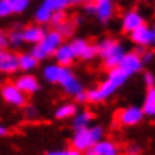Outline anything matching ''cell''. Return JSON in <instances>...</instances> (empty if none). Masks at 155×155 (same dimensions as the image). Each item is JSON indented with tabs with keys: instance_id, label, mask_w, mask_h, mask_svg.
Masks as SVG:
<instances>
[{
	"instance_id": "cell-1",
	"label": "cell",
	"mask_w": 155,
	"mask_h": 155,
	"mask_svg": "<svg viewBox=\"0 0 155 155\" xmlns=\"http://www.w3.org/2000/svg\"><path fill=\"white\" fill-rule=\"evenodd\" d=\"M128 80H130V77L119 66L113 68V69H108V72H107V75H105V78L103 81L98 86L87 91L89 103L100 104L104 103V101H108L127 84Z\"/></svg>"
},
{
	"instance_id": "cell-2",
	"label": "cell",
	"mask_w": 155,
	"mask_h": 155,
	"mask_svg": "<svg viewBox=\"0 0 155 155\" xmlns=\"http://www.w3.org/2000/svg\"><path fill=\"white\" fill-rule=\"evenodd\" d=\"M97 45H98V57L101 59L103 65L107 69L117 68L124 56L127 54L125 45L119 39L111 38V36L103 38Z\"/></svg>"
},
{
	"instance_id": "cell-3",
	"label": "cell",
	"mask_w": 155,
	"mask_h": 155,
	"mask_svg": "<svg viewBox=\"0 0 155 155\" xmlns=\"http://www.w3.org/2000/svg\"><path fill=\"white\" fill-rule=\"evenodd\" d=\"M104 136H105V130H104L103 125L92 124L87 128L74 131V134L71 136V146L74 149L80 151L81 154H84L92 146H95L98 142H101Z\"/></svg>"
},
{
	"instance_id": "cell-4",
	"label": "cell",
	"mask_w": 155,
	"mask_h": 155,
	"mask_svg": "<svg viewBox=\"0 0 155 155\" xmlns=\"http://www.w3.org/2000/svg\"><path fill=\"white\" fill-rule=\"evenodd\" d=\"M65 42V36L57 30V29H53V30H47L45 36L42 38V41L36 45L32 47L30 53L41 62V60H45L48 57H51L54 51Z\"/></svg>"
},
{
	"instance_id": "cell-5",
	"label": "cell",
	"mask_w": 155,
	"mask_h": 155,
	"mask_svg": "<svg viewBox=\"0 0 155 155\" xmlns=\"http://www.w3.org/2000/svg\"><path fill=\"white\" fill-rule=\"evenodd\" d=\"M72 6L71 0H42L35 9L33 18L38 24H50L53 15L56 12H66Z\"/></svg>"
},
{
	"instance_id": "cell-6",
	"label": "cell",
	"mask_w": 155,
	"mask_h": 155,
	"mask_svg": "<svg viewBox=\"0 0 155 155\" xmlns=\"http://www.w3.org/2000/svg\"><path fill=\"white\" fill-rule=\"evenodd\" d=\"M145 111L142 108V105H137V104H130V105H125L122 107L119 111H117V122L125 127V128H134L137 125H140L145 119Z\"/></svg>"
},
{
	"instance_id": "cell-7",
	"label": "cell",
	"mask_w": 155,
	"mask_h": 155,
	"mask_svg": "<svg viewBox=\"0 0 155 155\" xmlns=\"http://www.w3.org/2000/svg\"><path fill=\"white\" fill-rule=\"evenodd\" d=\"M42 78L44 81H47L48 84H57V86H62L63 81L72 74V69L71 68H66V66H62L56 62L51 63H47L42 66Z\"/></svg>"
},
{
	"instance_id": "cell-8",
	"label": "cell",
	"mask_w": 155,
	"mask_h": 155,
	"mask_svg": "<svg viewBox=\"0 0 155 155\" xmlns=\"http://www.w3.org/2000/svg\"><path fill=\"white\" fill-rule=\"evenodd\" d=\"M130 41L136 47L151 48L155 47V24H143L133 33H130Z\"/></svg>"
},
{
	"instance_id": "cell-9",
	"label": "cell",
	"mask_w": 155,
	"mask_h": 155,
	"mask_svg": "<svg viewBox=\"0 0 155 155\" xmlns=\"http://www.w3.org/2000/svg\"><path fill=\"white\" fill-rule=\"evenodd\" d=\"M77 59L83 60V62H91L95 57H98V45L91 44L87 39L84 38H74L72 41H69Z\"/></svg>"
},
{
	"instance_id": "cell-10",
	"label": "cell",
	"mask_w": 155,
	"mask_h": 155,
	"mask_svg": "<svg viewBox=\"0 0 155 155\" xmlns=\"http://www.w3.org/2000/svg\"><path fill=\"white\" fill-rule=\"evenodd\" d=\"M84 9L89 12V14H94L95 18L100 21V23H108L111 21V18L114 17V12H116V8H114V3H110V2H104V3H86L84 5Z\"/></svg>"
},
{
	"instance_id": "cell-11",
	"label": "cell",
	"mask_w": 155,
	"mask_h": 155,
	"mask_svg": "<svg viewBox=\"0 0 155 155\" xmlns=\"http://www.w3.org/2000/svg\"><path fill=\"white\" fill-rule=\"evenodd\" d=\"M0 92H2V98L14 107H26L27 105V95L24 92H21L15 83L3 84Z\"/></svg>"
},
{
	"instance_id": "cell-12",
	"label": "cell",
	"mask_w": 155,
	"mask_h": 155,
	"mask_svg": "<svg viewBox=\"0 0 155 155\" xmlns=\"http://www.w3.org/2000/svg\"><path fill=\"white\" fill-rule=\"evenodd\" d=\"M143 24H146L145 15L139 9H128L120 18V29L128 35L142 27Z\"/></svg>"
},
{
	"instance_id": "cell-13",
	"label": "cell",
	"mask_w": 155,
	"mask_h": 155,
	"mask_svg": "<svg viewBox=\"0 0 155 155\" xmlns=\"http://www.w3.org/2000/svg\"><path fill=\"white\" fill-rule=\"evenodd\" d=\"M143 60L139 51H127V54L124 56L122 62L119 63V68L131 78L133 75L139 74L143 69Z\"/></svg>"
},
{
	"instance_id": "cell-14",
	"label": "cell",
	"mask_w": 155,
	"mask_h": 155,
	"mask_svg": "<svg viewBox=\"0 0 155 155\" xmlns=\"http://www.w3.org/2000/svg\"><path fill=\"white\" fill-rule=\"evenodd\" d=\"M15 84L26 95H35L41 91V81L32 72H23L21 75H18V78L15 80Z\"/></svg>"
},
{
	"instance_id": "cell-15",
	"label": "cell",
	"mask_w": 155,
	"mask_h": 155,
	"mask_svg": "<svg viewBox=\"0 0 155 155\" xmlns=\"http://www.w3.org/2000/svg\"><path fill=\"white\" fill-rule=\"evenodd\" d=\"M120 154H122V151H120L119 145L114 140L103 139L101 142H98L95 146H92L83 155H120Z\"/></svg>"
},
{
	"instance_id": "cell-16",
	"label": "cell",
	"mask_w": 155,
	"mask_h": 155,
	"mask_svg": "<svg viewBox=\"0 0 155 155\" xmlns=\"http://www.w3.org/2000/svg\"><path fill=\"white\" fill-rule=\"evenodd\" d=\"M53 59L56 63L62 65V66H66L69 68L75 60H77V56H75V51L71 45V42H63L56 51L53 54Z\"/></svg>"
},
{
	"instance_id": "cell-17",
	"label": "cell",
	"mask_w": 155,
	"mask_h": 155,
	"mask_svg": "<svg viewBox=\"0 0 155 155\" xmlns=\"http://www.w3.org/2000/svg\"><path fill=\"white\" fill-rule=\"evenodd\" d=\"M23 32V39H24V44H30V45H36L42 41V38L45 36L47 33V29L42 26V24H29L26 26L24 29H21Z\"/></svg>"
},
{
	"instance_id": "cell-18",
	"label": "cell",
	"mask_w": 155,
	"mask_h": 155,
	"mask_svg": "<svg viewBox=\"0 0 155 155\" xmlns=\"http://www.w3.org/2000/svg\"><path fill=\"white\" fill-rule=\"evenodd\" d=\"M20 69L18 65V54L12 51H5L0 56V72L3 74H14Z\"/></svg>"
},
{
	"instance_id": "cell-19",
	"label": "cell",
	"mask_w": 155,
	"mask_h": 155,
	"mask_svg": "<svg viewBox=\"0 0 155 155\" xmlns=\"http://www.w3.org/2000/svg\"><path fill=\"white\" fill-rule=\"evenodd\" d=\"M60 87H62V91H63L66 95H69V97H72V98H75L78 94H81V92L86 91L84 86H83V83L80 81V78H78L74 72L63 81V84H62Z\"/></svg>"
},
{
	"instance_id": "cell-20",
	"label": "cell",
	"mask_w": 155,
	"mask_h": 155,
	"mask_svg": "<svg viewBox=\"0 0 155 155\" xmlns=\"http://www.w3.org/2000/svg\"><path fill=\"white\" fill-rule=\"evenodd\" d=\"M94 124V113L87 108H81L78 110V113L71 119V125H72V130L77 131V130H83V128H87Z\"/></svg>"
},
{
	"instance_id": "cell-21",
	"label": "cell",
	"mask_w": 155,
	"mask_h": 155,
	"mask_svg": "<svg viewBox=\"0 0 155 155\" xmlns=\"http://www.w3.org/2000/svg\"><path fill=\"white\" fill-rule=\"evenodd\" d=\"M77 113H78V105H77V103H62L54 108L53 116L57 120H69Z\"/></svg>"
},
{
	"instance_id": "cell-22",
	"label": "cell",
	"mask_w": 155,
	"mask_h": 155,
	"mask_svg": "<svg viewBox=\"0 0 155 155\" xmlns=\"http://www.w3.org/2000/svg\"><path fill=\"white\" fill-rule=\"evenodd\" d=\"M18 65L23 72H32L39 66V60L32 53H21L18 54Z\"/></svg>"
},
{
	"instance_id": "cell-23",
	"label": "cell",
	"mask_w": 155,
	"mask_h": 155,
	"mask_svg": "<svg viewBox=\"0 0 155 155\" xmlns=\"http://www.w3.org/2000/svg\"><path fill=\"white\" fill-rule=\"evenodd\" d=\"M142 108H143L146 116H149V117L155 116V86L146 89V94H145L143 103H142Z\"/></svg>"
},
{
	"instance_id": "cell-24",
	"label": "cell",
	"mask_w": 155,
	"mask_h": 155,
	"mask_svg": "<svg viewBox=\"0 0 155 155\" xmlns=\"http://www.w3.org/2000/svg\"><path fill=\"white\" fill-rule=\"evenodd\" d=\"M11 6L14 14H23L29 9L30 0H11Z\"/></svg>"
},
{
	"instance_id": "cell-25",
	"label": "cell",
	"mask_w": 155,
	"mask_h": 155,
	"mask_svg": "<svg viewBox=\"0 0 155 155\" xmlns=\"http://www.w3.org/2000/svg\"><path fill=\"white\" fill-rule=\"evenodd\" d=\"M8 38H9V44H11L12 47H20V45L24 44L23 32H21V30H12V32L8 35Z\"/></svg>"
},
{
	"instance_id": "cell-26",
	"label": "cell",
	"mask_w": 155,
	"mask_h": 155,
	"mask_svg": "<svg viewBox=\"0 0 155 155\" xmlns=\"http://www.w3.org/2000/svg\"><path fill=\"white\" fill-rule=\"evenodd\" d=\"M44 155H83L80 151L74 149L72 146L69 148H60V149H51V151H47Z\"/></svg>"
},
{
	"instance_id": "cell-27",
	"label": "cell",
	"mask_w": 155,
	"mask_h": 155,
	"mask_svg": "<svg viewBox=\"0 0 155 155\" xmlns=\"http://www.w3.org/2000/svg\"><path fill=\"white\" fill-rule=\"evenodd\" d=\"M57 30H59L65 38H66V36H71V35L74 33V24H72L71 21H68V20H66L65 23H62V24L57 27Z\"/></svg>"
},
{
	"instance_id": "cell-28",
	"label": "cell",
	"mask_w": 155,
	"mask_h": 155,
	"mask_svg": "<svg viewBox=\"0 0 155 155\" xmlns=\"http://www.w3.org/2000/svg\"><path fill=\"white\" fill-rule=\"evenodd\" d=\"M11 14H14L12 6H11V0H0V18H5Z\"/></svg>"
},
{
	"instance_id": "cell-29",
	"label": "cell",
	"mask_w": 155,
	"mask_h": 155,
	"mask_svg": "<svg viewBox=\"0 0 155 155\" xmlns=\"http://www.w3.org/2000/svg\"><path fill=\"white\" fill-rule=\"evenodd\" d=\"M66 21V12H56L54 15H53L51 21H50V24H51L54 29H57L62 23H65Z\"/></svg>"
},
{
	"instance_id": "cell-30",
	"label": "cell",
	"mask_w": 155,
	"mask_h": 155,
	"mask_svg": "<svg viewBox=\"0 0 155 155\" xmlns=\"http://www.w3.org/2000/svg\"><path fill=\"white\" fill-rule=\"evenodd\" d=\"M125 155H142V146L139 143H130L125 149Z\"/></svg>"
},
{
	"instance_id": "cell-31",
	"label": "cell",
	"mask_w": 155,
	"mask_h": 155,
	"mask_svg": "<svg viewBox=\"0 0 155 155\" xmlns=\"http://www.w3.org/2000/svg\"><path fill=\"white\" fill-rule=\"evenodd\" d=\"M24 114H26L27 119H36L38 114H39V111H38V108L35 105L30 104V105H26L24 107Z\"/></svg>"
},
{
	"instance_id": "cell-32",
	"label": "cell",
	"mask_w": 155,
	"mask_h": 155,
	"mask_svg": "<svg viewBox=\"0 0 155 155\" xmlns=\"http://www.w3.org/2000/svg\"><path fill=\"white\" fill-rule=\"evenodd\" d=\"M143 83H145V86H146V87H154V86H155V75H154V72H151V71L143 72Z\"/></svg>"
},
{
	"instance_id": "cell-33",
	"label": "cell",
	"mask_w": 155,
	"mask_h": 155,
	"mask_svg": "<svg viewBox=\"0 0 155 155\" xmlns=\"http://www.w3.org/2000/svg\"><path fill=\"white\" fill-rule=\"evenodd\" d=\"M142 56V60H143V65L146 66V65H149L152 60H154V57H155V54L151 50H148V51H145V53H142L140 54Z\"/></svg>"
},
{
	"instance_id": "cell-34",
	"label": "cell",
	"mask_w": 155,
	"mask_h": 155,
	"mask_svg": "<svg viewBox=\"0 0 155 155\" xmlns=\"http://www.w3.org/2000/svg\"><path fill=\"white\" fill-rule=\"evenodd\" d=\"M75 103L78 104H84V103H89V98H87V91H84V92H81V94H78L75 98Z\"/></svg>"
},
{
	"instance_id": "cell-35",
	"label": "cell",
	"mask_w": 155,
	"mask_h": 155,
	"mask_svg": "<svg viewBox=\"0 0 155 155\" xmlns=\"http://www.w3.org/2000/svg\"><path fill=\"white\" fill-rule=\"evenodd\" d=\"M8 45H9V38H8V35H6L5 32H0V47L5 50Z\"/></svg>"
},
{
	"instance_id": "cell-36",
	"label": "cell",
	"mask_w": 155,
	"mask_h": 155,
	"mask_svg": "<svg viewBox=\"0 0 155 155\" xmlns=\"http://www.w3.org/2000/svg\"><path fill=\"white\" fill-rule=\"evenodd\" d=\"M72 2V6H81V5H86L89 0H71Z\"/></svg>"
},
{
	"instance_id": "cell-37",
	"label": "cell",
	"mask_w": 155,
	"mask_h": 155,
	"mask_svg": "<svg viewBox=\"0 0 155 155\" xmlns=\"http://www.w3.org/2000/svg\"><path fill=\"white\" fill-rule=\"evenodd\" d=\"M6 134H8V128L3 127V125H0V137H3V136H6Z\"/></svg>"
},
{
	"instance_id": "cell-38",
	"label": "cell",
	"mask_w": 155,
	"mask_h": 155,
	"mask_svg": "<svg viewBox=\"0 0 155 155\" xmlns=\"http://www.w3.org/2000/svg\"><path fill=\"white\" fill-rule=\"evenodd\" d=\"M94 3H104V2H110V3H114V0H92Z\"/></svg>"
},
{
	"instance_id": "cell-39",
	"label": "cell",
	"mask_w": 155,
	"mask_h": 155,
	"mask_svg": "<svg viewBox=\"0 0 155 155\" xmlns=\"http://www.w3.org/2000/svg\"><path fill=\"white\" fill-rule=\"evenodd\" d=\"M5 51V50H3V48H2V47H0V56H2V53Z\"/></svg>"
},
{
	"instance_id": "cell-40",
	"label": "cell",
	"mask_w": 155,
	"mask_h": 155,
	"mask_svg": "<svg viewBox=\"0 0 155 155\" xmlns=\"http://www.w3.org/2000/svg\"><path fill=\"white\" fill-rule=\"evenodd\" d=\"M154 120H155V116H154Z\"/></svg>"
}]
</instances>
